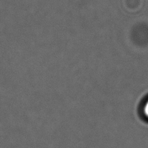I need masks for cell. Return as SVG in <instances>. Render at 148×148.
Wrapping results in <instances>:
<instances>
[{"label": "cell", "instance_id": "6da1fadb", "mask_svg": "<svg viewBox=\"0 0 148 148\" xmlns=\"http://www.w3.org/2000/svg\"><path fill=\"white\" fill-rule=\"evenodd\" d=\"M143 112H144L145 116L148 118V100L146 101L144 105V107H143Z\"/></svg>", "mask_w": 148, "mask_h": 148}]
</instances>
